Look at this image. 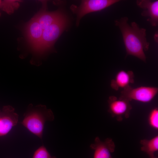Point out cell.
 Instances as JSON below:
<instances>
[{
    "mask_svg": "<svg viewBox=\"0 0 158 158\" xmlns=\"http://www.w3.org/2000/svg\"><path fill=\"white\" fill-rule=\"evenodd\" d=\"M128 20L127 17H124L115 21V25L119 28L121 33L126 55L134 56L145 62L144 51L148 50L150 45L146 38V30L140 28L135 22L129 25Z\"/></svg>",
    "mask_w": 158,
    "mask_h": 158,
    "instance_id": "6da1fadb",
    "label": "cell"
},
{
    "mask_svg": "<svg viewBox=\"0 0 158 158\" xmlns=\"http://www.w3.org/2000/svg\"><path fill=\"white\" fill-rule=\"evenodd\" d=\"M23 116L21 124L42 140L45 123L47 121H52L54 119L51 110L42 104L34 106L30 104Z\"/></svg>",
    "mask_w": 158,
    "mask_h": 158,
    "instance_id": "7a4b0ae2",
    "label": "cell"
},
{
    "mask_svg": "<svg viewBox=\"0 0 158 158\" xmlns=\"http://www.w3.org/2000/svg\"><path fill=\"white\" fill-rule=\"evenodd\" d=\"M68 19L64 14L43 30L41 38L33 51L34 56H43L50 50L66 27Z\"/></svg>",
    "mask_w": 158,
    "mask_h": 158,
    "instance_id": "3957f363",
    "label": "cell"
},
{
    "mask_svg": "<svg viewBox=\"0 0 158 158\" xmlns=\"http://www.w3.org/2000/svg\"><path fill=\"white\" fill-rule=\"evenodd\" d=\"M158 92V88L157 87L141 86L133 88L129 86L121 91L119 98L129 102L134 100L148 103L154 98Z\"/></svg>",
    "mask_w": 158,
    "mask_h": 158,
    "instance_id": "277c9868",
    "label": "cell"
},
{
    "mask_svg": "<svg viewBox=\"0 0 158 158\" xmlns=\"http://www.w3.org/2000/svg\"><path fill=\"white\" fill-rule=\"evenodd\" d=\"M119 0H82L79 6L72 5L70 7L72 11L77 15L76 25L86 14L101 11L120 1Z\"/></svg>",
    "mask_w": 158,
    "mask_h": 158,
    "instance_id": "5b68a950",
    "label": "cell"
},
{
    "mask_svg": "<svg viewBox=\"0 0 158 158\" xmlns=\"http://www.w3.org/2000/svg\"><path fill=\"white\" fill-rule=\"evenodd\" d=\"M129 102L126 99L115 96H110L108 100V112L112 117H115L118 121H121L124 118L129 117L130 111L132 109Z\"/></svg>",
    "mask_w": 158,
    "mask_h": 158,
    "instance_id": "8992f818",
    "label": "cell"
},
{
    "mask_svg": "<svg viewBox=\"0 0 158 158\" xmlns=\"http://www.w3.org/2000/svg\"><path fill=\"white\" fill-rule=\"evenodd\" d=\"M18 115L14 108L10 105L4 106L0 110V137L7 135L17 125Z\"/></svg>",
    "mask_w": 158,
    "mask_h": 158,
    "instance_id": "52a82bcc",
    "label": "cell"
},
{
    "mask_svg": "<svg viewBox=\"0 0 158 158\" xmlns=\"http://www.w3.org/2000/svg\"><path fill=\"white\" fill-rule=\"evenodd\" d=\"M90 147L94 150L93 158H113L111 154L114 152L115 145L111 138H107L102 141L98 137H96L94 143L91 144Z\"/></svg>",
    "mask_w": 158,
    "mask_h": 158,
    "instance_id": "ba28073f",
    "label": "cell"
},
{
    "mask_svg": "<svg viewBox=\"0 0 158 158\" xmlns=\"http://www.w3.org/2000/svg\"><path fill=\"white\" fill-rule=\"evenodd\" d=\"M137 5L143 10L141 13L142 16L149 17L147 21L153 27L158 25V1H152L149 0H138Z\"/></svg>",
    "mask_w": 158,
    "mask_h": 158,
    "instance_id": "9c48e42d",
    "label": "cell"
},
{
    "mask_svg": "<svg viewBox=\"0 0 158 158\" xmlns=\"http://www.w3.org/2000/svg\"><path fill=\"white\" fill-rule=\"evenodd\" d=\"M42 2L41 8L34 16L43 30L59 19L64 14L60 10L53 12L47 11L46 1Z\"/></svg>",
    "mask_w": 158,
    "mask_h": 158,
    "instance_id": "30bf717a",
    "label": "cell"
},
{
    "mask_svg": "<svg viewBox=\"0 0 158 158\" xmlns=\"http://www.w3.org/2000/svg\"><path fill=\"white\" fill-rule=\"evenodd\" d=\"M43 31V30L35 16L26 25L25 35L28 42L32 46L33 51L38 45Z\"/></svg>",
    "mask_w": 158,
    "mask_h": 158,
    "instance_id": "8fae6325",
    "label": "cell"
},
{
    "mask_svg": "<svg viewBox=\"0 0 158 158\" xmlns=\"http://www.w3.org/2000/svg\"><path fill=\"white\" fill-rule=\"evenodd\" d=\"M134 77L133 73L132 71L121 70L111 80V86L116 90H118L120 88L123 89L129 86L130 84L134 83Z\"/></svg>",
    "mask_w": 158,
    "mask_h": 158,
    "instance_id": "7c38bea8",
    "label": "cell"
},
{
    "mask_svg": "<svg viewBox=\"0 0 158 158\" xmlns=\"http://www.w3.org/2000/svg\"><path fill=\"white\" fill-rule=\"evenodd\" d=\"M141 150L146 153L149 158H158L154 155V153L158 150V136L156 135L150 140H141Z\"/></svg>",
    "mask_w": 158,
    "mask_h": 158,
    "instance_id": "4fadbf2b",
    "label": "cell"
},
{
    "mask_svg": "<svg viewBox=\"0 0 158 158\" xmlns=\"http://www.w3.org/2000/svg\"><path fill=\"white\" fill-rule=\"evenodd\" d=\"M20 1L5 0L1 1L0 8L9 14L13 13L19 6Z\"/></svg>",
    "mask_w": 158,
    "mask_h": 158,
    "instance_id": "5bb4252c",
    "label": "cell"
},
{
    "mask_svg": "<svg viewBox=\"0 0 158 158\" xmlns=\"http://www.w3.org/2000/svg\"><path fill=\"white\" fill-rule=\"evenodd\" d=\"M32 158H56L51 156L45 147L42 145L35 152Z\"/></svg>",
    "mask_w": 158,
    "mask_h": 158,
    "instance_id": "9a60e30c",
    "label": "cell"
},
{
    "mask_svg": "<svg viewBox=\"0 0 158 158\" xmlns=\"http://www.w3.org/2000/svg\"><path fill=\"white\" fill-rule=\"evenodd\" d=\"M148 121L150 125L155 129H158V109L155 108L150 111Z\"/></svg>",
    "mask_w": 158,
    "mask_h": 158,
    "instance_id": "2e32d148",
    "label": "cell"
},
{
    "mask_svg": "<svg viewBox=\"0 0 158 158\" xmlns=\"http://www.w3.org/2000/svg\"><path fill=\"white\" fill-rule=\"evenodd\" d=\"M1 1L0 0V4H1ZM1 13L0 12V17L1 16Z\"/></svg>",
    "mask_w": 158,
    "mask_h": 158,
    "instance_id": "e0dca14e",
    "label": "cell"
}]
</instances>
